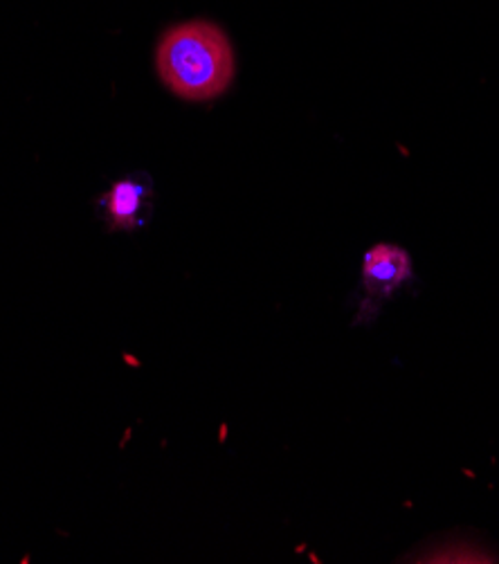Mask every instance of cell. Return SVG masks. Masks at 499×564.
Masks as SVG:
<instances>
[{
    "label": "cell",
    "mask_w": 499,
    "mask_h": 564,
    "mask_svg": "<svg viewBox=\"0 0 499 564\" xmlns=\"http://www.w3.org/2000/svg\"><path fill=\"white\" fill-rule=\"evenodd\" d=\"M160 79L174 95L207 101L224 95L235 79V52L224 30L189 21L166 32L155 52Z\"/></svg>",
    "instance_id": "6da1fadb"
},
{
    "label": "cell",
    "mask_w": 499,
    "mask_h": 564,
    "mask_svg": "<svg viewBox=\"0 0 499 564\" xmlns=\"http://www.w3.org/2000/svg\"><path fill=\"white\" fill-rule=\"evenodd\" d=\"M412 279L410 254L397 246L380 243L365 254L362 284L367 291L365 308H373L380 300L392 297L405 281Z\"/></svg>",
    "instance_id": "7a4b0ae2"
},
{
    "label": "cell",
    "mask_w": 499,
    "mask_h": 564,
    "mask_svg": "<svg viewBox=\"0 0 499 564\" xmlns=\"http://www.w3.org/2000/svg\"><path fill=\"white\" fill-rule=\"evenodd\" d=\"M147 196L149 189L133 181H120L110 187L101 200L110 223H113V228L133 230L140 223V212Z\"/></svg>",
    "instance_id": "3957f363"
},
{
    "label": "cell",
    "mask_w": 499,
    "mask_h": 564,
    "mask_svg": "<svg viewBox=\"0 0 499 564\" xmlns=\"http://www.w3.org/2000/svg\"><path fill=\"white\" fill-rule=\"evenodd\" d=\"M423 562H492V557L486 555V553H481V551H475V549H466V546H464L459 553L448 551V549L430 553L427 560H423Z\"/></svg>",
    "instance_id": "277c9868"
}]
</instances>
